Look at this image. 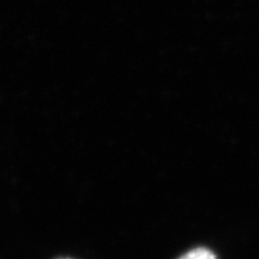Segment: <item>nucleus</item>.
I'll return each mask as SVG.
<instances>
[{"instance_id": "f03ea898", "label": "nucleus", "mask_w": 259, "mask_h": 259, "mask_svg": "<svg viewBox=\"0 0 259 259\" xmlns=\"http://www.w3.org/2000/svg\"><path fill=\"white\" fill-rule=\"evenodd\" d=\"M63 259H68V258H63Z\"/></svg>"}, {"instance_id": "f257e3e1", "label": "nucleus", "mask_w": 259, "mask_h": 259, "mask_svg": "<svg viewBox=\"0 0 259 259\" xmlns=\"http://www.w3.org/2000/svg\"><path fill=\"white\" fill-rule=\"evenodd\" d=\"M178 259H217L216 255L205 247H198L189 250Z\"/></svg>"}]
</instances>
